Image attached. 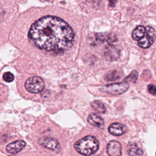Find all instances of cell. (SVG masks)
Instances as JSON below:
<instances>
[{
  "mask_svg": "<svg viewBox=\"0 0 156 156\" xmlns=\"http://www.w3.org/2000/svg\"><path fill=\"white\" fill-rule=\"evenodd\" d=\"M30 40L38 48L48 52H60L72 46L74 34L62 19L43 16L36 21L29 31Z\"/></svg>",
  "mask_w": 156,
  "mask_h": 156,
  "instance_id": "obj_1",
  "label": "cell"
},
{
  "mask_svg": "<svg viewBox=\"0 0 156 156\" xmlns=\"http://www.w3.org/2000/svg\"><path fill=\"white\" fill-rule=\"evenodd\" d=\"M74 148L79 154L89 155L98 150L99 142L94 136L88 135L78 140L74 144Z\"/></svg>",
  "mask_w": 156,
  "mask_h": 156,
  "instance_id": "obj_2",
  "label": "cell"
},
{
  "mask_svg": "<svg viewBox=\"0 0 156 156\" xmlns=\"http://www.w3.org/2000/svg\"><path fill=\"white\" fill-rule=\"evenodd\" d=\"M129 88V84L126 81L122 82L111 83L104 85L100 88V91L103 93L113 95H119L126 92Z\"/></svg>",
  "mask_w": 156,
  "mask_h": 156,
  "instance_id": "obj_3",
  "label": "cell"
},
{
  "mask_svg": "<svg viewBox=\"0 0 156 156\" xmlns=\"http://www.w3.org/2000/svg\"><path fill=\"white\" fill-rule=\"evenodd\" d=\"M45 84L44 80L40 77L34 76L29 78L25 83L26 90L32 93H38L44 88Z\"/></svg>",
  "mask_w": 156,
  "mask_h": 156,
  "instance_id": "obj_4",
  "label": "cell"
},
{
  "mask_svg": "<svg viewBox=\"0 0 156 156\" xmlns=\"http://www.w3.org/2000/svg\"><path fill=\"white\" fill-rule=\"evenodd\" d=\"M156 40V31L150 26L146 27V32L143 38L138 40V45L143 49L149 48Z\"/></svg>",
  "mask_w": 156,
  "mask_h": 156,
  "instance_id": "obj_5",
  "label": "cell"
},
{
  "mask_svg": "<svg viewBox=\"0 0 156 156\" xmlns=\"http://www.w3.org/2000/svg\"><path fill=\"white\" fill-rule=\"evenodd\" d=\"M39 144L42 146L51 149L55 151L60 147V144L57 140L51 137H43L40 139Z\"/></svg>",
  "mask_w": 156,
  "mask_h": 156,
  "instance_id": "obj_6",
  "label": "cell"
},
{
  "mask_svg": "<svg viewBox=\"0 0 156 156\" xmlns=\"http://www.w3.org/2000/svg\"><path fill=\"white\" fill-rule=\"evenodd\" d=\"M107 152L110 156H119L122 154L121 144L115 140L110 141L107 146Z\"/></svg>",
  "mask_w": 156,
  "mask_h": 156,
  "instance_id": "obj_7",
  "label": "cell"
},
{
  "mask_svg": "<svg viewBox=\"0 0 156 156\" xmlns=\"http://www.w3.org/2000/svg\"><path fill=\"white\" fill-rule=\"evenodd\" d=\"M26 143L22 140L15 141L13 143L9 144L6 146V151L12 154H16L20 152L25 146Z\"/></svg>",
  "mask_w": 156,
  "mask_h": 156,
  "instance_id": "obj_8",
  "label": "cell"
},
{
  "mask_svg": "<svg viewBox=\"0 0 156 156\" xmlns=\"http://www.w3.org/2000/svg\"><path fill=\"white\" fill-rule=\"evenodd\" d=\"M108 132L113 135L119 136L123 135L127 132V128L124 125L121 123L115 122L109 126Z\"/></svg>",
  "mask_w": 156,
  "mask_h": 156,
  "instance_id": "obj_9",
  "label": "cell"
},
{
  "mask_svg": "<svg viewBox=\"0 0 156 156\" xmlns=\"http://www.w3.org/2000/svg\"><path fill=\"white\" fill-rule=\"evenodd\" d=\"M88 122L95 127L102 128L104 125V119L99 115L95 113H91L87 118Z\"/></svg>",
  "mask_w": 156,
  "mask_h": 156,
  "instance_id": "obj_10",
  "label": "cell"
},
{
  "mask_svg": "<svg viewBox=\"0 0 156 156\" xmlns=\"http://www.w3.org/2000/svg\"><path fill=\"white\" fill-rule=\"evenodd\" d=\"M119 55V51L113 46H108L105 51V57L110 60L118 59Z\"/></svg>",
  "mask_w": 156,
  "mask_h": 156,
  "instance_id": "obj_11",
  "label": "cell"
},
{
  "mask_svg": "<svg viewBox=\"0 0 156 156\" xmlns=\"http://www.w3.org/2000/svg\"><path fill=\"white\" fill-rule=\"evenodd\" d=\"M146 32V27L143 26H138L132 31V36L133 40H139L143 37Z\"/></svg>",
  "mask_w": 156,
  "mask_h": 156,
  "instance_id": "obj_12",
  "label": "cell"
},
{
  "mask_svg": "<svg viewBox=\"0 0 156 156\" xmlns=\"http://www.w3.org/2000/svg\"><path fill=\"white\" fill-rule=\"evenodd\" d=\"M128 154L130 155H143V151L139 148L135 143H130L129 144Z\"/></svg>",
  "mask_w": 156,
  "mask_h": 156,
  "instance_id": "obj_13",
  "label": "cell"
},
{
  "mask_svg": "<svg viewBox=\"0 0 156 156\" xmlns=\"http://www.w3.org/2000/svg\"><path fill=\"white\" fill-rule=\"evenodd\" d=\"M91 105L93 108L97 112L101 113H104L106 111L105 105L99 101H94L91 103Z\"/></svg>",
  "mask_w": 156,
  "mask_h": 156,
  "instance_id": "obj_14",
  "label": "cell"
},
{
  "mask_svg": "<svg viewBox=\"0 0 156 156\" xmlns=\"http://www.w3.org/2000/svg\"><path fill=\"white\" fill-rule=\"evenodd\" d=\"M121 76V75L120 73H119L118 71H112L105 76V80L107 81H113L119 79Z\"/></svg>",
  "mask_w": 156,
  "mask_h": 156,
  "instance_id": "obj_15",
  "label": "cell"
},
{
  "mask_svg": "<svg viewBox=\"0 0 156 156\" xmlns=\"http://www.w3.org/2000/svg\"><path fill=\"white\" fill-rule=\"evenodd\" d=\"M138 78V73L136 71H133L127 77L125 78L124 81H126L127 82H132L135 83Z\"/></svg>",
  "mask_w": 156,
  "mask_h": 156,
  "instance_id": "obj_16",
  "label": "cell"
},
{
  "mask_svg": "<svg viewBox=\"0 0 156 156\" xmlns=\"http://www.w3.org/2000/svg\"><path fill=\"white\" fill-rule=\"evenodd\" d=\"M3 79L7 82H11L14 80V76L10 72H6L3 74Z\"/></svg>",
  "mask_w": 156,
  "mask_h": 156,
  "instance_id": "obj_17",
  "label": "cell"
},
{
  "mask_svg": "<svg viewBox=\"0 0 156 156\" xmlns=\"http://www.w3.org/2000/svg\"><path fill=\"white\" fill-rule=\"evenodd\" d=\"M148 91L152 95H156V86L153 84H149L147 86Z\"/></svg>",
  "mask_w": 156,
  "mask_h": 156,
  "instance_id": "obj_18",
  "label": "cell"
},
{
  "mask_svg": "<svg viewBox=\"0 0 156 156\" xmlns=\"http://www.w3.org/2000/svg\"><path fill=\"white\" fill-rule=\"evenodd\" d=\"M45 1H51V0H45Z\"/></svg>",
  "mask_w": 156,
  "mask_h": 156,
  "instance_id": "obj_19",
  "label": "cell"
}]
</instances>
